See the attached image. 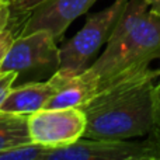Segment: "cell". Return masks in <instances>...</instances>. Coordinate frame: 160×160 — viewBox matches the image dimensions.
Instances as JSON below:
<instances>
[{
    "instance_id": "6da1fadb",
    "label": "cell",
    "mask_w": 160,
    "mask_h": 160,
    "mask_svg": "<svg viewBox=\"0 0 160 160\" xmlns=\"http://www.w3.org/2000/svg\"><path fill=\"white\" fill-rule=\"evenodd\" d=\"M160 70L148 69L105 84L84 105V138L122 139L145 136L153 129V88Z\"/></svg>"
},
{
    "instance_id": "7a4b0ae2",
    "label": "cell",
    "mask_w": 160,
    "mask_h": 160,
    "mask_svg": "<svg viewBox=\"0 0 160 160\" xmlns=\"http://www.w3.org/2000/svg\"><path fill=\"white\" fill-rule=\"evenodd\" d=\"M160 58V16L149 10L142 22L124 39L105 49L90 68L98 75L100 88L149 68ZM98 88V90H100Z\"/></svg>"
},
{
    "instance_id": "3957f363",
    "label": "cell",
    "mask_w": 160,
    "mask_h": 160,
    "mask_svg": "<svg viewBox=\"0 0 160 160\" xmlns=\"http://www.w3.org/2000/svg\"><path fill=\"white\" fill-rule=\"evenodd\" d=\"M125 4L127 0H115L107 8L88 17L82 30L59 48V66L56 72L65 76H75L87 69L97 51L107 44Z\"/></svg>"
},
{
    "instance_id": "277c9868",
    "label": "cell",
    "mask_w": 160,
    "mask_h": 160,
    "mask_svg": "<svg viewBox=\"0 0 160 160\" xmlns=\"http://www.w3.org/2000/svg\"><path fill=\"white\" fill-rule=\"evenodd\" d=\"M47 160H158V155L149 138L115 141L83 136L72 145L49 149Z\"/></svg>"
},
{
    "instance_id": "5b68a950",
    "label": "cell",
    "mask_w": 160,
    "mask_h": 160,
    "mask_svg": "<svg viewBox=\"0 0 160 160\" xmlns=\"http://www.w3.org/2000/svg\"><path fill=\"white\" fill-rule=\"evenodd\" d=\"M31 142L48 148H62L84 136L87 118L82 108H44L28 115Z\"/></svg>"
},
{
    "instance_id": "8992f818",
    "label": "cell",
    "mask_w": 160,
    "mask_h": 160,
    "mask_svg": "<svg viewBox=\"0 0 160 160\" xmlns=\"http://www.w3.org/2000/svg\"><path fill=\"white\" fill-rule=\"evenodd\" d=\"M59 48L52 34L45 30L16 37L6 52L0 70L16 72L17 75L39 69L58 70Z\"/></svg>"
},
{
    "instance_id": "52a82bcc",
    "label": "cell",
    "mask_w": 160,
    "mask_h": 160,
    "mask_svg": "<svg viewBox=\"0 0 160 160\" xmlns=\"http://www.w3.org/2000/svg\"><path fill=\"white\" fill-rule=\"evenodd\" d=\"M97 0H45L21 18L18 27H14L16 37L27 35L34 31L45 30L59 41L69 25L87 13Z\"/></svg>"
},
{
    "instance_id": "ba28073f",
    "label": "cell",
    "mask_w": 160,
    "mask_h": 160,
    "mask_svg": "<svg viewBox=\"0 0 160 160\" xmlns=\"http://www.w3.org/2000/svg\"><path fill=\"white\" fill-rule=\"evenodd\" d=\"M61 83L62 76L58 72H53V75L47 82H30L11 88L0 107V112L30 115L39 110H44L51 98L58 93Z\"/></svg>"
},
{
    "instance_id": "9c48e42d",
    "label": "cell",
    "mask_w": 160,
    "mask_h": 160,
    "mask_svg": "<svg viewBox=\"0 0 160 160\" xmlns=\"http://www.w3.org/2000/svg\"><path fill=\"white\" fill-rule=\"evenodd\" d=\"M61 76V87H59L58 93L48 102L47 108H82L98 93L100 78L90 66L79 75Z\"/></svg>"
},
{
    "instance_id": "30bf717a",
    "label": "cell",
    "mask_w": 160,
    "mask_h": 160,
    "mask_svg": "<svg viewBox=\"0 0 160 160\" xmlns=\"http://www.w3.org/2000/svg\"><path fill=\"white\" fill-rule=\"evenodd\" d=\"M27 119L24 114L0 112V152L31 142Z\"/></svg>"
},
{
    "instance_id": "8fae6325",
    "label": "cell",
    "mask_w": 160,
    "mask_h": 160,
    "mask_svg": "<svg viewBox=\"0 0 160 160\" xmlns=\"http://www.w3.org/2000/svg\"><path fill=\"white\" fill-rule=\"evenodd\" d=\"M51 148L28 142L0 152V160H47Z\"/></svg>"
},
{
    "instance_id": "7c38bea8",
    "label": "cell",
    "mask_w": 160,
    "mask_h": 160,
    "mask_svg": "<svg viewBox=\"0 0 160 160\" xmlns=\"http://www.w3.org/2000/svg\"><path fill=\"white\" fill-rule=\"evenodd\" d=\"M45 0H8L11 8V16L17 18H22L27 13H30L34 7L44 3Z\"/></svg>"
},
{
    "instance_id": "4fadbf2b",
    "label": "cell",
    "mask_w": 160,
    "mask_h": 160,
    "mask_svg": "<svg viewBox=\"0 0 160 160\" xmlns=\"http://www.w3.org/2000/svg\"><path fill=\"white\" fill-rule=\"evenodd\" d=\"M17 78L18 75L16 72H2L0 70V107H2L4 98L7 97V94L10 93V90L13 88V84Z\"/></svg>"
},
{
    "instance_id": "5bb4252c",
    "label": "cell",
    "mask_w": 160,
    "mask_h": 160,
    "mask_svg": "<svg viewBox=\"0 0 160 160\" xmlns=\"http://www.w3.org/2000/svg\"><path fill=\"white\" fill-rule=\"evenodd\" d=\"M14 38H16V32L10 27L7 30H4L3 32H0V63H2L3 58H4L6 52L8 51L10 45L13 44Z\"/></svg>"
},
{
    "instance_id": "9a60e30c",
    "label": "cell",
    "mask_w": 160,
    "mask_h": 160,
    "mask_svg": "<svg viewBox=\"0 0 160 160\" xmlns=\"http://www.w3.org/2000/svg\"><path fill=\"white\" fill-rule=\"evenodd\" d=\"M11 8L8 0H2L0 2V32H3L4 30H7L8 25L11 22Z\"/></svg>"
},
{
    "instance_id": "2e32d148",
    "label": "cell",
    "mask_w": 160,
    "mask_h": 160,
    "mask_svg": "<svg viewBox=\"0 0 160 160\" xmlns=\"http://www.w3.org/2000/svg\"><path fill=\"white\" fill-rule=\"evenodd\" d=\"M153 121L155 127L160 129V82L156 83L153 88Z\"/></svg>"
},
{
    "instance_id": "e0dca14e",
    "label": "cell",
    "mask_w": 160,
    "mask_h": 160,
    "mask_svg": "<svg viewBox=\"0 0 160 160\" xmlns=\"http://www.w3.org/2000/svg\"><path fill=\"white\" fill-rule=\"evenodd\" d=\"M148 135H149L148 138L150 139L153 148H155V152H156V155H158V160H160V129L153 127V129L150 131Z\"/></svg>"
},
{
    "instance_id": "ac0fdd59",
    "label": "cell",
    "mask_w": 160,
    "mask_h": 160,
    "mask_svg": "<svg viewBox=\"0 0 160 160\" xmlns=\"http://www.w3.org/2000/svg\"><path fill=\"white\" fill-rule=\"evenodd\" d=\"M148 3H149L150 11H153V13L160 16V0H148Z\"/></svg>"
},
{
    "instance_id": "d6986e66",
    "label": "cell",
    "mask_w": 160,
    "mask_h": 160,
    "mask_svg": "<svg viewBox=\"0 0 160 160\" xmlns=\"http://www.w3.org/2000/svg\"><path fill=\"white\" fill-rule=\"evenodd\" d=\"M0 2H2V0H0Z\"/></svg>"
}]
</instances>
